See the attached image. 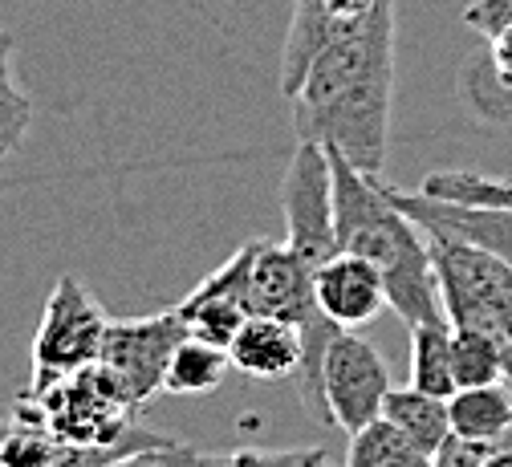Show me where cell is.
Listing matches in <instances>:
<instances>
[{
    "instance_id": "obj_21",
    "label": "cell",
    "mask_w": 512,
    "mask_h": 467,
    "mask_svg": "<svg viewBox=\"0 0 512 467\" xmlns=\"http://www.w3.org/2000/svg\"><path fill=\"white\" fill-rule=\"evenodd\" d=\"M33 122V102L13 86V78H0V163L21 151Z\"/></svg>"
},
{
    "instance_id": "obj_20",
    "label": "cell",
    "mask_w": 512,
    "mask_h": 467,
    "mask_svg": "<svg viewBox=\"0 0 512 467\" xmlns=\"http://www.w3.org/2000/svg\"><path fill=\"white\" fill-rule=\"evenodd\" d=\"M196 467H334L322 447H285V451H265V447H236L220 455H200Z\"/></svg>"
},
{
    "instance_id": "obj_26",
    "label": "cell",
    "mask_w": 512,
    "mask_h": 467,
    "mask_svg": "<svg viewBox=\"0 0 512 467\" xmlns=\"http://www.w3.org/2000/svg\"><path fill=\"white\" fill-rule=\"evenodd\" d=\"M13 53H17V37L9 29H0V78H9V65H13Z\"/></svg>"
},
{
    "instance_id": "obj_9",
    "label": "cell",
    "mask_w": 512,
    "mask_h": 467,
    "mask_svg": "<svg viewBox=\"0 0 512 467\" xmlns=\"http://www.w3.org/2000/svg\"><path fill=\"white\" fill-rule=\"evenodd\" d=\"M252 252H256V240L240 244L216 273H208L196 289H191L175 305L191 338L212 342L220 350L232 346L240 325L252 317L248 313V269H252Z\"/></svg>"
},
{
    "instance_id": "obj_13",
    "label": "cell",
    "mask_w": 512,
    "mask_h": 467,
    "mask_svg": "<svg viewBox=\"0 0 512 467\" xmlns=\"http://www.w3.org/2000/svg\"><path fill=\"white\" fill-rule=\"evenodd\" d=\"M452 415V435L476 439V443H504L512 427V382H488V386H460L447 398Z\"/></svg>"
},
{
    "instance_id": "obj_24",
    "label": "cell",
    "mask_w": 512,
    "mask_h": 467,
    "mask_svg": "<svg viewBox=\"0 0 512 467\" xmlns=\"http://www.w3.org/2000/svg\"><path fill=\"white\" fill-rule=\"evenodd\" d=\"M492 447H500V443H476V439L452 435V439H447L431 455V467H484V459L492 455Z\"/></svg>"
},
{
    "instance_id": "obj_3",
    "label": "cell",
    "mask_w": 512,
    "mask_h": 467,
    "mask_svg": "<svg viewBox=\"0 0 512 467\" xmlns=\"http://www.w3.org/2000/svg\"><path fill=\"white\" fill-rule=\"evenodd\" d=\"M431 264L443 317L456 329H480L512 350V264L460 236H431Z\"/></svg>"
},
{
    "instance_id": "obj_4",
    "label": "cell",
    "mask_w": 512,
    "mask_h": 467,
    "mask_svg": "<svg viewBox=\"0 0 512 467\" xmlns=\"http://www.w3.org/2000/svg\"><path fill=\"white\" fill-rule=\"evenodd\" d=\"M25 394L37 403L41 423L61 439V443H82V447H106L131 435L139 423L135 398L118 386V378L94 362L86 370H74L49 386H25Z\"/></svg>"
},
{
    "instance_id": "obj_22",
    "label": "cell",
    "mask_w": 512,
    "mask_h": 467,
    "mask_svg": "<svg viewBox=\"0 0 512 467\" xmlns=\"http://www.w3.org/2000/svg\"><path fill=\"white\" fill-rule=\"evenodd\" d=\"M204 451L187 447L179 439H167V443H155V447H139V451H126L122 459H114L110 467H196Z\"/></svg>"
},
{
    "instance_id": "obj_28",
    "label": "cell",
    "mask_w": 512,
    "mask_h": 467,
    "mask_svg": "<svg viewBox=\"0 0 512 467\" xmlns=\"http://www.w3.org/2000/svg\"><path fill=\"white\" fill-rule=\"evenodd\" d=\"M500 447H512V427H508V435H504V443Z\"/></svg>"
},
{
    "instance_id": "obj_12",
    "label": "cell",
    "mask_w": 512,
    "mask_h": 467,
    "mask_svg": "<svg viewBox=\"0 0 512 467\" xmlns=\"http://www.w3.org/2000/svg\"><path fill=\"white\" fill-rule=\"evenodd\" d=\"M346 33L350 29L326 13L322 0H297L289 33H285V49H281V94L293 98V90L301 86L305 70L313 65V57L322 53L326 45H334L338 37H346Z\"/></svg>"
},
{
    "instance_id": "obj_25",
    "label": "cell",
    "mask_w": 512,
    "mask_h": 467,
    "mask_svg": "<svg viewBox=\"0 0 512 467\" xmlns=\"http://www.w3.org/2000/svg\"><path fill=\"white\" fill-rule=\"evenodd\" d=\"M488 70L504 90H512V25L488 37Z\"/></svg>"
},
{
    "instance_id": "obj_8",
    "label": "cell",
    "mask_w": 512,
    "mask_h": 467,
    "mask_svg": "<svg viewBox=\"0 0 512 467\" xmlns=\"http://www.w3.org/2000/svg\"><path fill=\"white\" fill-rule=\"evenodd\" d=\"M322 390H326L330 423L354 435L382 415V398L391 390V370L370 342H362L350 329H338L322 358Z\"/></svg>"
},
{
    "instance_id": "obj_5",
    "label": "cell",
    "mask_w": 512,
    "mask_h": 467,
    "mask_svg": "<svg viewBox=\"0 0 512 467\" xmlns=\"http://www.w3.org/2000/svg\"><path fill=\"white\" fill-rule=\"evenodd\" d=\"M106 325H110V313L78 277H70V273L57 277V285L49 289L41 325H37V338H33L29 386L41 390L74 370L94 366L102 358Z\"/></svg>"
},
{
    "instance_id": "obj_14",
    "label": "cell",
    "mask_w": 512,
    "mask_h": 467,
    "mask_svg": "<svg viewBox=\"0 0 512 467\" xmlns=\"http://www.w3.org/2000/svg\"><path fill=\"white\" fill-rule=\"evenodd\" d=\"M382 419L395 423L427 455H435L447 439H452V415H447V398L427 394L419 386H391L387 398H382Z\"/></svg>"
},
{
    "instance_id": "obj_10",
    "label": "cell",
    "mask_w": 512,
    "mask_h": 467,
    "mask_svg": "<svg viewBox=\"0 0 512 467\" xmlns=\"http://www.w3.org/2000/svg\"><path fill=\"white\" fill-rule=\"evenodd\" d=\"M313 301L338 329H358L374 321L378 309L387 305V285H382V273L366 256L338 248L313 273Z\"/></svg>"
},
{
    "instance_id": "obj_27",
    "label": "cell",
    "mask_w": 512,
    "mask_h": 467,
    "mask_svg": "<svg viewBox=\"0 0 512 467\" xmlns=\"http://www.w3.org/2000/svg\"><path fill=\"white\" fill-rule=\"evenodd\" d=\"M484 467H512V447H492V455L484 459Z\"/></svg>"
},
{
    "instance_id": "obj_16",
    "label": "cell",
    "mask_w": 512,
    "mask_h": 467,
    "mask_svg": "<svg viewBox=\"0 0 512 467\" xmlns=\"http://www.w3.org/2000/svg\"><path fill=\"white\" fill-rule=\"evenodd\" d=\"M346 467H431V455L378 415L374 423L350 435Z\"/></svg>"
},
{
    "instance_id": "obj_11",
    "label": "cell",
    "mask_w": 512,
    "mask_h": 467,
    "mask_svg": "<svg viewBox=\"0 0 512 467\" xmlns=\"http://www.w3.org/2000/svg\"><path fill=\"white\" fill-rule=\"evenodd\" d=\"M301 329L293 321L281 317H261L252 313L240 333L228 346L232 370L248 374V378H261V382H277V378H297L301 370Z\"/></svg>"
},
{
    "instance_id": "obj_23",
    "label": "cell",
    "mask_w": 512,
    "mask_h": 467,
    "mask_svg": "<svg viewBox=\"0 0 512 467\" xmlns=\"http://www.w3.org/2000/svg\"><path fill=\"white\" fill-rule=\"evenodd\" d=\"M464 25L476 29L484 41L512 25V0H472L464 9Z\"/></svg>"
},
{
    "instance_id": "obj_15",
    "label": "cell",
    "mask_w": 512,
    "mask_h": 467,
    "mask_svg": "<svg viewBox=\"0 0 512 467\" xmlns=\"http://www.w3.org/2000/svg\"><path fill=\"white\" fill-rule=\"evenodd\" d=\"M411 386L452 398L456 386V366H452V321H423L411 325Z\"/></svg>"
},
{
    "instance_id": "obj_1",
    "label": "cell",
    "mask_w": 512,
    "mask_h": 467,
    "mask_svg": "<svg viewBox=\"0 0 512 467\" xmlns=\"http://www.w3.org/2000/svg\"><path fill=\"white\" fill-rule=\"evenodd\" d=\"M395 90V0L326 45L293 90L297 143H322L342 151L358 171L382 175Z\"/></svg>"
},
{
    "instance_id": "obj_6",
    "label": "cell",
    "mask_w": 512,
    "mask_h": 467,
    "mask_svg": "<svg viewBox=\"0 0 512 467\" xmlns=\"http://www.w3.org/2000/svg\"><path fill=\"white\" fill-rule=\"evenodd\" d=\"M281 216H285V244L297 252V260L309 273H317L338 252L330 159L322 143H297L281 175Z\"/></svg>"
},
{
    "instance_id": "obj_2",
    "label": "cell",
    "mask_w": 512,
    "mask_h": 467,
    "mask_svg": "<svg viewBox=\"0 0 512 467\" xmlns=\"http://www.w3.org/2000/svg\"><path fill=\"white\" fill-rule=\"evenodd\" d=\"M330 159V191H334V232L338 248L366 256L382 273L387 305L407 321H439V285L431 244L419 240V224L399 212L387 195V183L358 171L342 151L326 147Z\"/></svg>"
},
{
    "instance_id": "obj_17",
    "label": "cell",
    "mask_w": 512,
    "mask_h": 467,
    "mask_svg": "<svg viewBox=\"0 0 512 467\" xmlns=\"http://www.w3.org/2000/svg\"><path fill=\"white\" fill-rule=\"evenodd\" d=\"M228 370H232L228 350H220L212 342H200V338L187 333V338L179 342V350H175V358H171V366H167L163 390L167 394H212V390H220Z\"/></svg>"
},
{
    "instance_id": "obj_18",
    "label": "cell",
    "mask_w": 512,
    "mask_h": 467,
    "mask_svg": "<svg viewBox=\"0 0 512 467\" xmlns=\"http://www.w3.org/2000/svg\"><path fill=\"white\" fill-rule=\"evenodd\" d=\"M452 366H456V386L512 382V350L480 329L452 325Z\"/></svg>"
},
{
    "instance_id": "obj_19",
    "label": "cell",
    "mask_w": 512,
    "mask_h": 467,
    "mask_svg": "<svg viewBox=\"0 0 512 467\" xmlns=\"http://www.w3.org/2000/svg\"><path fill=\"white\" fill-rule=\"evenodd\" d=\"M419 191L439 195V199H460V204H500V208H512V179L480 175V171H431Z\"/></svg>"
},
{
    "instance_id": "obj_7",
    "label": "cell",
    "mask_w": 512,
    "mask_h": 467,
    "mask_svg": "<svg viewBox=\"0 0 512 467\" xmlns=\"http://www.w3.org/2000/svg\"><path fill=\"white\" fill-rule=\"evenodd\" d=\"M183 338H187V325L179 309L151 313V317H110L98 362L135 398V407H147L163 390L167 366Z\"/></svg>"
}]
</instances>
